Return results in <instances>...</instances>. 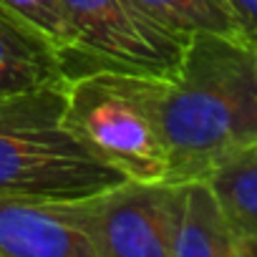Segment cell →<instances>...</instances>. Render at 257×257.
<instances>
[{
	"instance_id": "4fadbf2b",
	"label": "cell",
	"mask_w": 257,
	"mask_h": 257,
	"mask_svg": "<svg viewBox=\"0 0 257 257\" xmlns=\"http://www.w3.org/2000/svg\"><path fill=\"white\" fill-rule=\"evenodd\" d=\"M244 257H257V237H242Z\"/></svg>"
},
{
	"instance_id": "7a4b0ae2",
	"label": "cell",
	"mask_w": 257,
	"mask_h": 257,
	"mask_svg": "<svg viewBox=\"0 0 257 257\" xmlns=\"http://www.w3.org/2000/svg\"><path fill=\"white\" fill-rule=\"evenodd\" d=\"M66 83L0 96V197L86 199L128 182L71 132Z\"/></svg>"
},
{
	"instance_id": "277c9868",
	"label": "cell",
	"mask_w": 257,
	"mask_h": 257,
	"mask_svg": "<svg viewBox=\"0 0 257 257\" xmlns=\"http://www.w3.org/2000/svg\"><path fill=\"white\" fill-rule=\"evenodd\" d=\"M68 28L66 76L93 68L172 78L189 41L152 21L134 0H61Z\"/></svg>"
},
{
	"instance_id": "6da1fadb",
	"label": "cell",
	"mask_w": 257,
	"mask_h": 257,
	"mask_svg": "<svg viewBox=\"0 0 257 257\" xmlns=\"http://www.w3.org/2000/svg\"><path fill=\"white\" fill-rule=\"evenodd\" d=\"M167 182L207 179L222 162L257 144V53L242 38L194 36L167 78Z\"/></svg>"
},
{
	"instance_id": "8fae6325",
	"label": "cell",
	"mask_w": 257,
	"mask_h": 257,
	"mask_svg": "<svg viewBox=\"0 0 257 257\" xmlns=\"http://www.w3.org/2000/svg\"><path fill=\"white\" fill-rule=\"evenodd\" d=\"M0 3H6L8 8L18 11L21 16L41 26L63 51L68 48V28L61 11V0H0Z\"/></svg>"
},
{
	"instance_id": "52a82bcc",
	"label": "cell",
	"mask_w": 257,
	"mask_h": 257,
	"mask_svg": "<svg viewBox=\"0 0 257 257\" xmlns=\"http://www.w3.org/2000/svg\"><path fill=\"white\" fill-rule=\"evenodd\" d=\"M66 81L63 48L41 26L0 3V96L33 93Z\"/></svg>"
},
{
	"instance_id": "5bb4252c",
	"label": "cell",
	"mask_w": 257,
	"mask_h": 257,
	"mask_svg": "<svg viewBox=\"0 0 257 257\" xmlns=\"http://www.w3.org/2000/svg\"><path fill=\"white\" fill-rule=\"evenodd\" d=\"M254 53H257V43H254Z\"/></svg>"
},
{
	"instance_id": "30bf717a",
	"label": "cell",
	"mask_w": 257,
	"mask_h": 257,
	"mask_svg": "<svg viewBox=\"0 0 257 257\" xmlns=\"http://www.w3.org/2000/svg\"><path fill=\"white\" fill-rule=\"evenodd\" d=\"M134 3L162 28L184 41L194 36L242 38L224 0H134Z\"/></svg>"
},
{
	"instance_id": "8992f818",
	"label": "cell",
	"mask_w": 257,
	"mask_h": 257,
	"mask_svg": "<svg viewBox=\"0 0 257 257\" xmlns=\"http://www.w3.org/2000/svg\"><path fill=\"white\" fill-rule=\"evenodd\" d=\"M0 257H103L86 199L0 197Z\"/></svg>"
},
{
	"instance_id": "3957f363",
	"label": "cell",
	"mask_w": 257,
	"mask_h": 257,
	"mask_svg": "<svg viewBox=\"0 0 257 257\" xmlns=\"http://www.w3.org/2000/svg\"><path fill=\"white\" fill-rule=\"evenodd\" d=\"M167 78L93 68L66 83V123L108 167L132 182H167Z\"/></svg>"
},
{
	"instance_id": "5b68a950",
	"label": "cell",
	"mask_w": 257,
	"mask_h": 257,
	"mask_svg": "<svg viewBox=\"0 0 257 257\" xmlns=\"http://www.w3.org/2000/svg\"><path fill=\"white\" fill-rule=\"evenodd\" d=\"M179 187L172 182H123L86 197L103 257H172Z\"/></svg>"
},
{
	"instance_id": "ba28073f",
	"label": "cell",
	"mask_w": 257,
	"mask_h": 257,
	"mask_svg": "<svg viewBox=\"0 0 257 257\" xmlns=\"http://www.w3.org/2000/svg\"><path fill=\"white\" fill-rule=\"evenodd\" d=\"M172 257H244L242 237L204 179L182 182Z\"/></svg>"
},
{
	"instance_id": "7c38bea8",
	"label": "cell",
	"mask_w": 257,
	"mask_h": 257,
	"mask_svg": "<svg viewBox=\"0 0 257 257\" xmlns=\"http://www.w3.org/2000/svg\"><path fill=\"white\" fill-rule=\"evenodd\" d=\"M227 11L232 13L242 38L247 43H257V0H224Z\"/></svg>"
},
{
	"instance_id": "9c48e42d",
	"label": "cell",
	"mask_w": 257,
	"mask_h": 257,
	"mask_svg": "<svg viewBox=\"0 0 257 257\" xmlns=\"http://www.w3.org/2000/svg\"><path fill=\"white\" fill-rule=\"evenodd\" d=\"M239 237H257V144L222 162L204 179Z\"/></svg>"
}]
</instances>
